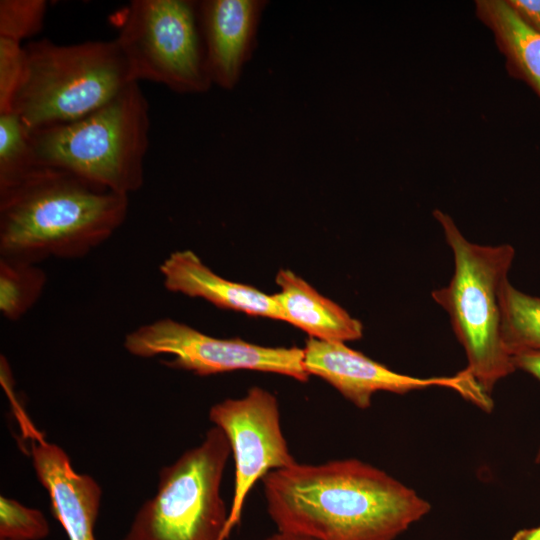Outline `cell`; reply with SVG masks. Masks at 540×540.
I'll return each instance as SVG.
<instances>
[{
  "mask_svg": "<svg viewBox=\"0 0 540 540\" xmlns=\"http://www.w3.org/2000/svg\"><path fill=\"white\" fill-rule=\"evenodd\" d=\"M262 0L197 2L205 64L212 84L232 89L256 44Z\"/></svg>",
  "mask_w": 540,
  "mask_h": 540,
  "instance_id": "8fae6325",
  "label": "cell"
},
{
  "mask_svg": "<svg viewBox=\"0 0 540 540\" xmlns=\"http://www.w3.org/2000/svg\"><path fill=\"white\" fill-rule=\"evenodd\" d=\"M230 455L225 434L213 426L199 445L160 471L156 493L122 540H223L230 511L221 483Z\"/></svg>",
  "mask_w": 540,
  "mask_h": 540,
  "instance_id": "8992f818",
  "label": "cell"
},
{
  "mask_svg": "<svg viewBox=\"0 0 540 540\" xmlns=\"http://www.w3.org/2000/svg\"><path fill=\"white\" fill-rule=\"evenodd\" d=\"M303 352L309 376L322 378L360 409L369 408L372 396L379 391L405 394L433 386L450 388L486 412L493 408L490 395L466 368L453 376L413 377L389 369L344 342L312 337L306 341Z\"/></svg>",
  "mask_w": 540,
  "mask_h": 540,
  "instance_id": "30bf717a",
  "label": "cell"
},
{
  "mask_svg": "<svg viewBox=\"0 0 540 540\" xmlns=\"http://www.w3.org/2000/svg\"><path fill=\"white\" fill-rule=\"evenodd\" d=\"M512 540H540V526L517 531Z\"/></svg>",
  "mask_w": 540,
  "mask_h": 540,
  "instance_id": "cb8c5ba5",
  "label": "cell"
},
{
  "mask_svg": "<svg viewBox=\"0 0 540 540\" xmlns=\"http://www.w3.org/2000/svg\"><path fill=\"white\" fill-rule=\"evenodd\" d=\"M262 482L278 531L314 540H395L431 509L416 491L358 459L296 462Z\"/></svg>",
  "mask_w": 540,
  "mask_h": 540,
  "instance_id": "6da1fadb",
  "label": "cell"
},
{
  "mask_svg": "<svg viewBox=\"0 0 540 540\" xmlns=\"http://www.w3.org/2000/svg\"><path fill=\"white\" fill-rule=\"evenodd\" d=\"M506 2L525 24L540 34V0H506Z\"/></svg>",
  "mask_w": 540,
  "mask_h": 540,
  "instance_id": "7402d4cb",
  "label": "cell"
},
{
  "mask_svg": "<svg viewBox=\"0 0 540 540\" xmlns=\"http://www.w3.org/2000/svg\"><path fill=\"white\" fill-rule=\"evenodd\" d=\"M38 166L30 131L17 114H0V192L26 178Z\"/></svg>",
  "mask_w": 540,
  "mask_h": 540,
  "instance_id": "ac0fdd59",
  "label": "cell"
},
{
  "mask_svg": "<svg viewBox=\"0 0 540 540\" xmlns=\"http://www.w3.org/2000/svg\"><path fill=\"white\" fill-rule=\"evenodd\" d=\"M159 271L165 288L171 292L205 299L221 309L283 321L273 295L219 276L191 250L171 253Z\"/></svg>",
  "mask_w": 540,
  "mask_h": 540,
  "instance_id": "4fadbf2b",
  "label": "cell"
},
{
  "mask_svg": "<svg viewBox=\"0 0 540 540\" xmlns=\"http://www.w3.org/2000/svg\"><path fill=\"white\" fill-rule=\"evenodd\" d=\"M36 476L46 489L51 510L69 540H96L94 535L102 490L97 481L76 472L67 453L41 438L31 443Z\"/></svg>",
  "mask_w": 540,
  "mask_h": 540,
  "instance_id": "7c38bea8",
  "label": "cell"
},
{
  "mask_svg": "<svg viewBox=\"0 0 540 540\" xmlns=\"http://www.w3.org/2000/svg\"><path fill=\"white\" fill-rule=\"evenodd\" d=\"M48 3L45 0H1L0 37L17 42L38 34Z\"/></svg>",
  "mask_w": 540,
  "mask_h": 540,
  "instance_id": "d6986e66",
  "label": "cell"
},
{
  "mask_svg": "<svg viewBox=\"0 0 540 540\" xmlns=\"http://www.w3.org/2000/svg\"><path fill=\"white\" fill-rule=\"evenodd\" d=\"M432 214L452 251L454 271L448 285L432 291L431 296L450 317L467 356L466 369L490 395L499 380L516 370L502 339L501 308L515 249L510 244L470 242L450 215L440 209Z\"/></svg>",
  "mask_w": 540,
  "mask_h": 540,
  "instance_id": "3957f363",
  "label": "cell"
},
{
  "mask_svg": "<svg viewBox=\"0 0 540 540\" xmlns=\"http://www.w3.org/2000/svg\"><path fill=\"white\" fill-rule=\"evenodd\" d=\"M475 13L491 31L509 75L526 83L540 99V34L506 0H476Z\"/></svg>",
  "mask_w": 540,
  "mask_h": 540,
  "instance_id": "9a60e30c",
  "label": "cell"
},
{
  "mask_svg": "<svg viewBox=\"0 0 540 540\" xmlns=\"http://www.w3.org/2000/svg\"><path fill=\"white\" fill-rule=\"evenodd\" d=\"M512 361L516 369L529 373L540 381V351H528L515 354ZM535 461L540 462V447L536 454Z\"/></svg>",
  "mask_w": 540,
  "mask_h": 540,
  "instance_id": "603a6c76",
  "label": "cell"
},
{
  "mask_svg": "<svg viewBox=\"0 0 540 540\" xmlns=\"http://www.w3.org/2000/svg\"><path fill=\"white\" fill-rule=\"evenodd\" d=\"M114 22L115 41L136 82L152 81L177 93H203L212 85L197 2L132 0Z\"/></svg>",
  "mask_w": 540,
  "mask_h": 540,
  "instance_id": "52a82bcc",
  "label": "cell"
},
{
  "mask_svg": "<svg viewBox=\"0 0 540 540\" xmlns=\"http://www.w3.org/2000/svg\"><path fill=\"white\" fill-rule=\"evenodd\" d=\"M49 534L44 514L15 499L0 498V540H42Z\"/></svg>",
  "mask_w": 540,
  "mask_h": 540,
  "instance_id": "ffe728a7",
  "label": "cell"
},
{
  "mask_svg": "<svg viewBox=\"0 0 540 540\" xmlns=\"http://www.w3.org/2000/svg\"><path fill=\"white\" fill-rule=\"evenodd\" d=\"M265 540H314V539L303 536V535H299V534L277 531L276 533L267 537Z\"/></svg>",
  "mask_w": 540,
  "mask_h": 540,
  "instance_id": "d4e9b609",
  "label": "cell"
},
{
  "mask_svg": "<svg viewBox=\"0 0 540 540\" xmlns=\"http://www.w3.org/2000/svg\"><path fill=\"white\" fill-rule=\"evenodd\" d=\"M128 196L70 172L37 167L0 192V258H80L124 223Z\"/></svg>",
  "mask_w": 540,
  "mask_h": 540,
  "instance_id": "7a4b0ae2",
  "label": "cell"
},
{
  "mask_svg": "<svg viewBox=\"0 0 540 540\" xmlns=\"http://www.w3.org/2000/svg\"><path fill=\"white\" fill-rule=\"evenodd\" d=\"M123 345L136 357L171 356V360L163 362L165 365L200 376L247 369L277 373L300 382L309 378L303 349L216 338L170 318L139 326L126 334Z\"/></svg>",
  "mask_w": 540,
  "mask_h": 540,
  "instance_id": "ba28073f",
  "label": "cell"
},
{
  "mask_svg": "<svg viewBox=\"0 0 540 540\" xmlns=\"http://www.w3.org/2000/svg\"><path fill=\"white\" fill-rule=\"evenodd\" d=\"M47 277L38 264L0 258V311L10 321L20 319L39 300Z\"/></svg>",
  "mask_w": 540,
  "mask_h": 540,
  "instance_id": "e0dca14e",
  "label": "cell"
},
{
  "mask_svg": "<svg viewBox=\"0 0 540 540\" xmlns=\"http://www.w3.org/2000/svg\"><path fill=\"white\" fill-rule=\"evenodd\" d=\"M26 73L13 113L30 131L70 123L96 111L136 82L114 40L25 46Z\"/></svg>",
  "mask_w": 540,
  "mask_h": 540,
  "instance_id": "5b68a950",
  "label": "cell"
},
{
  "mask_svg": "<svg viewBox=\"0 0 540 540\" xmlns=\"http://www.w3.org/2000/svg\"><path fill=\"white\" fill-rule=\"evenodd\" d=\"M280 292L274 294L283 321L305 331L310 337L326 341H353L363 335L362 323L334 301L317 292L290 270L277 273Z\"/></svg>",
  "mask_w": 540,
  "mask_h": 540,
  "instance_id": "5bb4252c",
  "label": "cell"
},
{
  "mask_svg": "<svg viewBox=\"0 0 540 540\" xmlns=\"http://www.w3.org/2000/svg\"><path fill=\"white\" fill-rule=\"evenodd\" d=\"M149 105L138 82L76 121L30 131L38 166L70 172L129 196L144 182Z\"/></svg>",
  "mask_w": 540,
  "mask_h": 540,
  "instance_id": "277c9868",
  "label": "cell"
},
{
  "mask_svg": "<svg viewBox=\"0 0 540 540\" xmlns=\"http://www.w3.org/2000/svg\"><path fill=\"white\" fill-rule=\"evenodd\" d=\"M209 419L225 434L234 459L230 530L255 484L269 472L296 461L282 433L278 400L263 388L252 387L242 398L214 404Z\"/></svg>",
  "mask_w": 540,
  "mask_h": 540,
  "instance_id": "9c48e42d",
  "label": "cell"
},
{
  "mask_svg": "<svg viewBox=\"0 0 540 540\" xmlns=\"http://www.w3.org/2000/svg\"><path fill=\"white\" fill-rule=\"evenodd\" d=\"M501 308L502 339L509 354L540 351V297L526 294L508 281Z\"/></svg>",
  "mask_w": 540,
  "mask_h": 540,
  "instance_id": "2e32d148",
  "label": "cell"
},
{
  "mask_svg": "<svg viewBox=\"0 0 540 540\" xmlns=\"http://www.w3.org/2000/svg\"><path fill=\"white\" fill-rule=\"evenodd\" d=\"M27 66L25 46L0 37V114L13 111Z\"/></svg>",
  "mask_w": 540,
  "mask_h": 540,
  "instance_id": "44dd1931",
  "label": "cell"
}]
</instances>
